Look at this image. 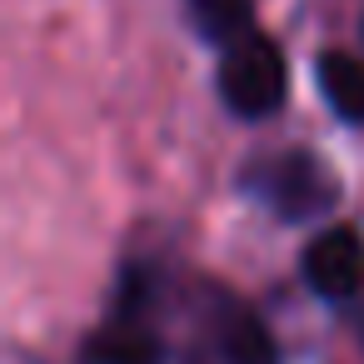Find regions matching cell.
Listing matches in <instances>:
<instances>
[{"label": "cell", "instance_id": "obj_1", "mask_svg": "<svg viewBox=\"0 0 364 364\" xmlns=\"http://www.w3.org/2000/svg\"><path fill=\"white\" fill-rule=\"evenodd\" d=\"M245 195L259 200L279 220H319L339 200V175L314 155V150H274L245 165L240 175Z\"/></svg>", "mask_w": 364, "mask_h": 364}, {"label": "cell", "instance_id": "obj_2", "mask_svg": "<svg viewBox=\"0 0 364 364\" xmlns=\"http://www.w3.org/2000/svg\"><path fill=\"white\" fill-rule=\"evenodd\" d=\"M289 95V65L279 55L274 41L264 36H245L235 46H225L220 60V100L230 115L240 120H264L284 105Z\"/></svg>", "mask_w": 364, "mask_h": 364}, {"label": "cell", "instance_id": "obj_3", "mask_svg": "<svg viewBox=\"0 0 364 364\" xmlns=\"http://www.w3.org/2000/svg\"><path fill=\"white\" fill-rule=\"evenodd\" d=\"M145 309H150L145 304V284L130 269L125 274V294L115 299V314L85 344V364H160V339H155Z\"/></svg>", "mask_w": 364, "mask_h": 364}, {"label": "cell", "instance_id": "obj_4", "mask_svg": "<svg viewBox=\"0 0 364 364\" xmlns=\"http://www.w3.org/2000/svg\"><path fill=\"white\" fill-rule=\"evenodd\" d=\"M304 279L324 299H354L364 289V235L349 225H329L304 250Z\"/></svg>", "mask_w": 364, "mask_h": 364}, {"label": "cell", "instance_id": "obj_5", "mask_svg": "<svg viewBox=\"0 0 364 364\" xmlns=\"http://www.w3.org/2000/svg\"><path fill=\"white\" fill-rule=\"evenodd\" d=\"M215 344H220V359L225 364H279L264 319L255 309L235 304V299H225L220 314H215Z\"/></svg>", "mask_w": 364, "mask_h": 364}, {"label": "cell", "instance_id": "obj_6", "mask_svg": "<svg viewBox=\"0 0 364 364\" xmlns=\"http://www.w3.org/2000/svg\"><path fill=\"white\" fill-rule=\"evenodd\" d=\"M314 80L329 100V110L344 125H364V60L344 55V50H324L314 60Z\"/></svg>", "mask_w": 364, "mask_h": 364}, {"label": "cell", "instance_id": "obj_7", "mask_svg": "<svg viewBox=\"0 0 364 364\" xmlns=\"http://www.w3.org/2000/svg\"><path fill=\"white\" fill-rule=\"evenodd\" d=\"M185 11L195 21V31L215 46H235L245 36H255V6L250 0H185Z\"/></svg>", "mask_w": 364, "mask_h": 364}, {"label": "cell", "instance_id": "obj_8", "mask_svg": "<svg viewBox=\"0 0 364 364\" xmlns=\"http://www.w3.org/2000/svg\"><path fill=\"white\" fill-rule=\"evenodd\" d=\"M359 339H364V324H359Z\"/></svg>", "mask_w": 364, "mask_h": 364}]
</instances>
